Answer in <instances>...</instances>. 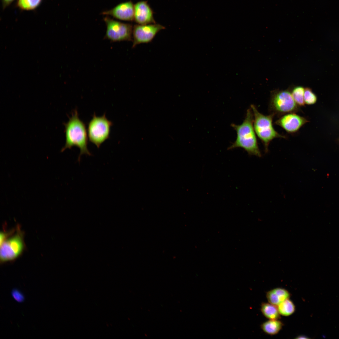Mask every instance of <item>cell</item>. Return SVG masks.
<instances>
[{
    "label": "cell",
    "mask_w": 339,
    "mask_h": 339,
    "mask_svg": "<svg viewBox=\"0 0 339 339\" xmlns=\"http://www.w3.org/2000/svg\"><path fill=\"white\" fill-rule=\"evenodd\" d=\"M253 114L250 108L247 110L245 118L241 124H231L232 127L236 132L237 136L235 141L228 148V150L241 148L249 155L258 157L261 156L253 126Z\"/></svg>",
    "instance_id": "1"
},
{
    "label": "cell",
    "mask_w": 339,
    "mask_h": 339,
    "mask_svg": "<svg viewBox=\"0 0 339 339\" xmlns=\"http://www.w3.org/2000/svg\"><path fill=\"white\" fill-rule=\"evenodd\" d=\"M64 125L66 142L61 151L63 152L67 148L71 149L74 146L77 147L80 150L78 158V161L83 154L91 156V153L88 148V135L86 125L80 119L77 109L73 111L71 116Z\"/></svg>",
    "instance_id": "2"
},
{
    "label": "cell",
    "mask_w": 339,
    "mask_h": 339,
    "mask_svg": "<svg viewBox=\"0 0 339 339\" xmlns=\"http://www.w3.org/2000/svg\"><path fill=\"white\" fill-rule=\"evenodd\" d=\"M254 115L253 126L255 133L263 143L266 152L271 142L275 138H286L274 129L272 120L274 115H265L260 113L254 105H250Z\"/></svg>",
    "instance_id": "3"
},
{
    "label": "cell",
    "mask_w": 339,
    "mask_h": 339,
    "mask_svg": "<svg viewBox=\"0 0 339 339\" xmlns=\"http://www.w3.org/2000/svg\"><path fill=\"white\" fill-rule=\"evenodd\" d=\"M113 122L106 118V114L97 116L94 113L88 124L87 129L89 141L98 148L110 137V127Z\"/></svg>",
    "instance_id": "4"
},
{
    "label": "cell",
    "mask_w": 339,
    "mask_h": 339,
    "mask_svg": "<svg viewBox=\"0 0 339 339\" xmlns=\"http://www.w3.org/2000/svg\"><path fill=\"white\" fill-rule=\"evenodd\" d=\"M269 105L271 114L274 116H283L299 110V106L294 101L291 93L288 90L277 91L273 93Z\"/></svg>",
    "instance_id": "5"
},
{
    "label": "cell",
    "mask_w": 339,
    "mask_h": 339,
    "mask_svg": "<svg viewBox=\"0 0 339 339\" xmlns=\"http://www.w3.org/2000/svg\"><path fill=\"white\" fill-rule=\"evenodd\" d=\"M7 234L0 244V260L2 262L13 260L22 253L24 248L23 236L20 231L9 237Z\"/></svg>",
    "instance_id": "6"
},
{
    "label": "cell",
    "mask_w": 339,
    "mask_h": 339,
    "mask_svg": "<svg viewBox=\"0 0 339 339\" xmlns=\"http://www.w3.org/2000/svg\"><path fill=\"white\" fill-rule=\"evenodd\" d=\"M104 20L106 26L105 38L112 42L132 40L133 28L129 24L115 20L108 17Z\"/></svg>",
    "instance_id": "7"
},
{
    "label": "cell",
    "mask_w": 339,
    "mask_h": 339,
    "mask_svg": "<svg viewBox=\"0 0 339 339\" xmlns=\"http://www.w3.org/2000/svg\"><path fill=\"white\" fill-rule=\"evenodd\" d=\"M165 27L159 24L135 25L133 28L132 48L142 43L151 42L161 30Z\"/></svg>",
    "instance_id": "8"
},
{
    "label": "cell",
    "mask_w": 339,
    "mask_h": 339,
    "mask_svg": "<svg viewBox=\"0 0 339 339\" xmlns=\"http://www.w3.org/2000/svg\"><path fill=\"white\" fill-rule=\"evenodd\" d=\"M304 117L295 113H290L282 116L275 122L286 132L293 133L298 132L301 127L307 122Z\"/></svg>",
    "instance_id": "9"
},
{
    "label": "cell",
    "mask_w": 339,
    "mask_h": 339,
    "mask_svg": "<svg viewBox=\"0 0 339 339\" xmlns=\"http://www.w3.org/2000/svg\"><path fill=\"white\" fill-rule=\"evenodd\" d=\"M118 19L132 21L134 18V5L131 1L122 3L112 9L103 12Z\"/></svg>",
    "instance_id": "10"
},
{
    "label": "cell",
    "mask_w": 339,
    "mask_h": 339,
    "mask_svg": "<svg viewBox=\"0 0 339 339\" xmlns=\"http://www.w3.org/2000/svg\"><path fill=\"white\" fill-rule=\"evenodd\" d=\"M139 24H155L153 12L147 2L140 1L134 5V18Z\"/></svg>",
    "instance_id": "11"
},
{
    "label": "cell",
    "mask_w": 339,
    "mask_h": 339,
    "mask_svg": "<svg viewBox=\"0 0 339 339\" xmlns=\"http://www.w3.org/2000/svg\"><path fill=\"white\" fill-rule=\"evenodd\" d=\"M266 296L269 303L277 306L282 302L289 299L290 294L287 290L278 288L268 291Z\"/></svg>",
    "instance_id": "12"
},
{
    "label": "cell",
    "mask_w": 339,
    "mask_h": 339,
    "mask_svg": "<svg viewBox=\"0 0 339 339\" xmlns=\"http://www.w3.org/2000/svg\"><path fill=\"white\" fill-rule=\"evenodd\" d=\"M282 326L283 324L281 321L277 320H270L262 323L261 327L266 334L274 335L279 331Z\"/></svg>",
    "instance_id": "13"
},
{
    "label": "cell",
    "mask_w": 339,
    "mask_h": 339,
    "mask_svg": "<svg viewBox=\"0 0 339 339\" xmlns=\"http://www.w3.org/2000/svg\"><path fill=\"white\" fill-rule=\"evenodd\" d=\"M261 310L264 315L270 320H277L280 317L277 307L270 303H262Z\"/></svg>",
    "instance_id": "14"
},
{
    "label": "cell",
    "mask_w": 339,
    "mask_h": 339,
    "mask_svg": "<svg viewBox=\"0 0 339 339\" xmlns=\"http://www.w3.org/2000/svg\"><path fill=\"white\" fill-rule=\"evenodd\" d=\"M280 314L288 316L293 314L295 310V306L293 303L289 299L285 300L277 305Z\"/></svg>",
    "instance_id": "15"
},
{
    "label": "cell",
    "mask_w": 339,
    "mask_h": 339,
    "mask_svg": "<svg viewBox=\"0 0 339 339\" xmlns=\"http://www.w3.org/2000/svg\"><path fill=\"white\" fill-rule=\"evenodd\" d=\"M304 89L302 87L297 86L293 89L291 92L294 101L299 106H304L305 104L304 100Z\"/></svg>",
    "instance_id": "16"
},
{
    "label": "cell",
    "mask_w": 339,
    "mask_h": 339,
    "mask_svg": "<svg viewBox=\"0 0 339 339\" xmlns=\"http://www.w3.org/2000/svg\"><path fill=\"white\" fill-rule=\"evenodd\" d=\"M41 0H19L18 5L24 10L33 9L40 4Z\"/></svg>",
    "instance_id": "17"
},
{
    "label": "cell",
    "mask_w": 339,
    "mask_h": 339,
    "mask_svg": "<svg viewBox=\"0 0 339 339\" xmlns=\"http://www.w3.org/2000/svg\"><path fill=\"white\" fill-rule=\"evenodd\" d=\"M304 100L305 104L312 105L316 102L317 97L310 89L307 88L304 89Z\"/></svg>",
    "instance_id": "18"
},
{
    "label": "cell",
    "mask_w": 339,
    "mask_h": 339,
    "mask_svg": "<svg viewBox=\"0 0 339 339\" xmlns=\"http://www.w3.org/2000/svg\"><path fill=\"white\" fill-rule=\"evenodd\" d=\"M13 298L17 302L21 303L24 301V297L23 294L18 290L14 289L11 293Z\"/></svg>",
    "instance_id": "19"
},
{
    "label": "cell",
    "mask_w": 339,
    "mask_h": 339,
    "mask_svg": "<svg viewBox=\"0 0 339 339\" xmlns=\"http://www.w3.org/2000/svg\"><path fill=\"white\" fill-rule=\"evenodd\" d=\"M297 339H308V337L304 336L301 335L298 336L296 337Z\"/></svg>",
    "instance_id": "20"
},
{
    "label": "cell",
    "mask_w": 339,
    "mask_h": 339,
    "mask_svg": "<svg viewBox=\"0 0 339 339\" xmlns=\"http://www.w3.org/2000/svg\"><path fill=\"white\" fill-rule=\"evenodd\" d=\"M13 0H3L4 2L8 4L12 2Z\"/></svg>",
    "instance_id": "21"
}]
</instances>
